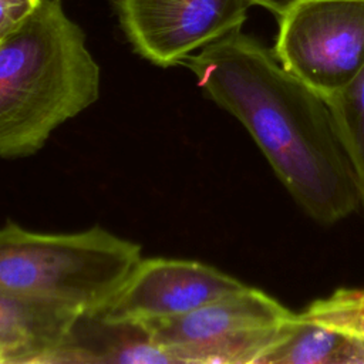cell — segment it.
<instances>
[{"instance_id": "cell-14", "label": "cell", "mask_w": 364, "mask_h": 364, "mask_svg": "<svg viewBox=\"0 0 364 364\" xmlns=\"http://www.w3.org/2000/svg\"><path fill=\"white\" fill-rule=\"evenodd\" d=\"M301 0H252L253 6H259L270 11L272 14L279 18L282 14H284L290 7H293L296 3Z\"/></svg>"}, {"instance_id": "cell-6", "label": "cell", "mask_w": 364, "mask_h": 364, "mask_svg": "<svg viewBox=\"0 0 364 364\" xmlns=\"http://www.w3.org/2000/svg\"><path fill=\"white\" fill-rule=\"evenodd\" d=\"M121 28L142 58L181 64L193 51L240 30L252 0H114Z\"/></svg>"}, {"instance_id": "cell-4", "label": "cell", "mask_w": 364, "mask_h": 364, "mask_svg": "<svg viewBox=\"0 0 364 364\" xmlns=\"http://www.w3.org/2000/svg\"><path fill=\"white\" fill-rule=\"evenodd\" d=\"M291 316L246 284L186 314L144 326L176 364H257Z\"/></svg>"}, {"instance_id": "cell-3", "label": "cell", "mask_w": 364, "mask_h": 364, "mask_svg": "<svg viewBox=\"0 0 364 364\" xmlns=\"http://www.w3.org/2000/svg\"><path fill=\"white\" fill-rule=\"evenodd\" d=\"M141 246L100 226L75 233L0 228V293L74 309H101L141 259Z\"/></svg>"}, {"instance_id": "cell-10", "label": "cell", "mask_w": 364, "mask_h": 364, "mask_svg": "<svg viewBox=\"0 0 364 364\" xmlns=\"http://www.w3.org/2000/svg\"><path fill=\"white\" fill-rule=\"evenodd\" d=\"M257 364H364V344L293 313Z\"/></svg>"}, {"instance_id": "cell-2", "label": "cell", "mask_w": 364, "mask_h": 364, "mask_svg": "<svg viewBox=\"0 0 364 364\" xmlns=\"http://www.w3.org/2000/svg\"><path fill=\"white\" fill-rule=\"evenodd\" d=\"M100 97V67L61 0H40L0 41V158L40 151Z\"/></svg>"}, {"instance_id": "cell-12", "label": "cell", "mask_w": 364, "mask_h": 364, "mask_svg": "<svg viewBox=\"0 0 364 364\" xmlns=\"http://www.w3.org/2000/svg\"><path fill=\"white\" fill-rule=\"evenodd\" d=\"M300 314L364 344V287H340L311 301Z\"/></svg>"}, {"instance_id": "cell-7", "label": "cell", "mask_w": 364, "mask_h": 364, "mask_svg": "<svg viewBox=\"0 0 364 364\" xmlns=\"http://www.w3.org/2000/svg\"><path fill=\"white\" fill-rule=\"evenodd\" d=\"M245 286L219 269L196 260L141 257L94 314L109 321L146 324L186 314Z\"/></svg>"}, {"instance_id": "cell-13", "label": "cell", "mask_w": 364, "mask_h": 364, "mask_svg": "<svg viewBox=\"0 0 364 364\" xmlns=\"http://www.w3.org/2000/svg\"><path fill=\"white\" fill-rule=\"evenodd\" d=\"M38 3L40 0H0V41L13 33Z\"/></svg>"}, {"instance_id": "cell-1", "label": "cell", "mask_w": 364, "mask_h": 364, "mask_svg": "<svg viewBox=\"0 0 364 364\" xmlns=\"http://www.w3.org/2000/svg\"><path fill=\"white\" fill-rule=\"evenodd\" d=\"M181 64L246 128L307 216L333 225L358 210L357 181L324 98L286 70L273 48L236 30Z\"/></svg>"}, {"instance_id": "cell-11", "label": "cell", "mask_w": 364, "mask_h": 364, "mask_svg": "<svg viewBox=\"0 0 364 364\" xmlns=\"http://www.w3.org/2000/svg\"><path fill=\"white\" fill-rule=\"evenodd\" d=\"M324 101L364 206V65L347 84L324 97Z\"/></svg>"}, {"instance_id": "cell-8", "label": "cell", "mask_w": 364, "mask_h": 364, "mask_svg": "<svg viewBox=\"0 0 364 364\" xmlns=\"http://www.w3.org/2000/svg\"><path fill=\"white\" fill-rule=\"evenodd\" d=\"M82 313L0 293V364H48Z\"/></svg>"}, {"instance_id": "cell-9", "label": "cell", "mask_w": 364, "mask_h": 364, "mask_svg": "<svg viewBox=\"0 0 364 364\" xmlns=\"http://www.w3.org/2000/svg\"><path fill=\"white\" fill-rule=\"evenodd\" d=\"M60 363H173L144 324L109 321L94 313L81 314L48 364Z\"/></svg>"}, {"instance_id": "cell-5", "label": "cell", "mask_w": 364, "mask_h": 364, "mask_svg": "<svg viewBox=\"0 0 364 364\" xmlns=\"http://www.w3.org/2000/svg\"><path fill=\"white\" fill-rule=\"evenodd\" d=\"M277 21V60L323 98L364 65V0H301Z\"/></svg>"}]
</instances>
